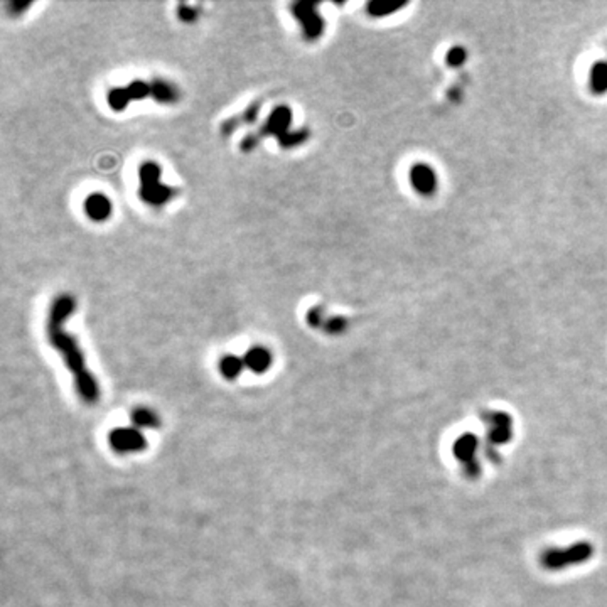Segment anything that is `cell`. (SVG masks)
I'll return each instance as SVG.
<instances>
[{
    "label": "cell",
    "instance_id": "6da1fadb",
    "mask_svg": "<svg viewBox=\"0 0 607 607\" xmlns=\"http://www.w3.org/2000/svg\"><path fill=\"white\" fill-rule=\"evenodd\" d=\"M76 302L70 294H61L51 302L48 315V337L53 348H56L65 358L67 370L73 373L78 395L86 403H96L100 400V386L93 374L86 370L83 351L71 334L63 329L65 320L74 312Z\"/></svg>",
    "mask_w": 607,
    "mask_h": 607
},
{
    "label": "cell",
    "instance_id": "7a4b0ae2",
    "mask_svg": "<svg viewBox=\"0 0 607 607\" xmlns=\"http://www.w3.org/2000/svg\"><path fill=\"white\" fill-rule=\"evenodd\" d=\"M141 176V197L150 206H164L166 202L174 197V189L160 183V167L154 160H147L138 169Z\"/></svg>",
    "mask_w": 607,
    "mask_h": 607
},
{
    "label": "cell",
    "instance_id": "3957f363",
    "mask_svg": "<svg viewBox=\"0 0 607 607\" xmlns=\"http://www.w3.org/2000/svg\"><path fill=\"white\" fill-rule=\"evenodd\" d=\"M108 444L118 454L141 452L147 447V438L137 427H117L110 432Z\"/></svg>",
    "mask_w": 607,
    "mask_h": 607
},
{
    "label": "cell",
    "instance_id": "277c9868",
    "mask_svg": "<svg viewBox=\"0 0 607 607\" xmlns=\"http://www.w3.org/2000/svg\"><path fill=\"white\" fill-rule=\"evenodd\" d=\"M147 96H152V83L143 81V79H135L129 86L110 90L107 100L112 110L122 112L132 100H143Z\"/></svg>",
    "mask_w": 607,
    "mask_h": 607
},
{
    "label": "cell",
    "instance_id": "5b68a950",
    "mask_svg": "<svg viewBox=\"0 0 607 607\" xmlns=\"http://www.w3.org/2000/svg\"><path fill=\"white\" fill-rule=\"evenodd\" d=\"M294 17L302 25V34L307 41H314L320 37L324 31V20L320 19L318 6L311 2H297L292 6Z\"/></svg>",
    "mask_w": 607,
    "mask_h": 607
},
{
    "label": "cell",
    "instance_id": "8992f818",
    "mask_svg": "<svg viewBox=\"0 0 607 607\" xmlns=\"http://www.w3.org/2000/svg\"><path fill=\"white\" fill-rule=\"evenodd\" d=\"M290 120H292V112H290V108L285 107V105H280V107H277L272 113H270L260 135L261 137H268V135H272V137H277V138L284 137L285 133H289Z\"/></svg>",
    "mask_w": 607,
    "mask_h": 607
},
{
    "label": "cell",
    "instance_id": "52a82bcc",
    "mask_svg": "<svg viewBox=\"0 0 607 607\" xmlns=\"http://www.w3.org/2000/svg\"><path fill=\"white\" fill-rule=\"evenodd\" d=\"M84 213L95 223L107 221L112 214V201L105 194L93 192L84 200Z\"/></svg>",
    "mask_w": 607,
    "mask_h": 607
},
{
    "label": "cell",
    "instance_id": "ba28073f",
    "mask_svg": "<svg viewBox=\"0 0 607 607\" xmlns=\"http://www.w3.org/2000/svg\"><path fill=\"white\" fill-rule=\"evenodd\" d=\"M244 366H247L248 370H252L253 373H265L270 366H272V353L268 351L265 346H253L247 351V354L243 356Z\"/></svg>",
    "mask_w": 607,
    "mask_h": 607
},
{
    "label": "cell",
    "instance_id": "9c48e42d",
    "mask_svg": "<svg viewBox=\"0 0 607 607\" xmlns=\"http://www.w3.org/2000/svg\"><path fill=\"white\" fill-rule=\"evenodd\" d=\"M152 98L159 103H174L179 98V91L172 83L166 79H155L152 81Z\"/></svg>",
    "mask_w": 607,
    "mask_h": 607
},
{
    "label": "cell",
    "instance_id": "30bf717a",
    "mask_svg": "<svg viewBox=\"0 0 607 607\" xmlns=\"http://www.w3.org/2000/svg\"><path fill=\"white\" fill-rule=\"evenodd\" d=\"M243 368H247L243 358L235 356V354H226V356H223L221 360H219V371H221V374L226 379L238 378Z\"/></svg>",
    "mask_w": 607,
    "mask_h": 607
},
{
    "label": "cell",
    "instance_id": "8fae6325",
    "mask_svg": "<svg viewBox=\"0 0 607 607\" xmlns=\"http://www.w3.org/2000/svg\"><path fill=\"white\" fill-rule=\"evenodd\" d=\"M132 422L133 425H137V429H155L160 425L157 413L145 407L135 408L132 412Z\"/></svg>",
    "mask_w": 607,
    "mask_h": 607
},
{
    "label": "cell",
    "instance_id": "7c38bea8",
    "mask_svg": "<svg viewBox=\"0 0 607 607\" xmlns=\"http://www.w3.org/2000/svg\"><path fill=\"white\" fill-rule=\"evenodd\" d=\"M307 138V132L306 130H301V132H289L285 133L284 137L278 138V143H280L282 147H285V149H290V147L299 145V143H302Z\"/></svg>",
    "mask_w": 607,
    "mask_h": 607
},
{
    "label": "cell",
    "instance_id": "4fadbf2b",
    "mask_svg": "<svg viewBox=\"0 0 607 607\" xmlns=\"http://www.w3.org/2000/svg\"><path fill=\"white\" fill-rule=\"evenodd\" d=\"M177 14H179V19L184 20V22H192V20H196L197 11L194 7L188 6V4H179Z\"/></svg>",
    "mask_w": 607,
    "mask_h": 607
},
{
    "label": "cell",
    "instance_id": "5bb4252c",
    "mask_svg": "<svg viewBox=\"0 0 607 607\" xmlns=\"http://www.w3.org/2000/svg\"><path fill=\"white\" fill-rule=\"evenodd\" d=\"M320 314H322V312H320L319 307H314V309H309V312H307V315H306L307 324H309L311 327H319L320 324H324L322 320H320Z\"/></svg>",
    "mask_w": 607,
    "mask_h": 607
},
{
    "label": "cell",
    "instance_id": "9a60e30c",
    "mask_svg": "<svg viewBox=\"0 0 607 607\" xmlns=\"http://www.w3.org/2000/svg\"><path fill=\"white\" fill-rule=\"evenodd\" d=\"M256 143H259V137H256V135L250 133V135H248V137H244L243 141H242V150L250 152V150L255 149Z\"/></svg>",
    "mask_w": 607,
    "mask_h": 607
},
{
    "label": "cell",
    "instance_id": "2e32d148",
    "mask_svg": "<svg viewBox=\"0 0 607 607\" xmlns=\"http://www.w3.org/2000/svg\"><path fill=\"white\" fill-rule=\"evenodd\" d=\"M259 110H260L259 105H253V107H250L243 113L242 120H247L248 124H253V122L256 120V117H259Z\"/></svg>",
    "mask_w": 607,
    "mask_h": 607
},
{
    "label": "cell",
    "instance_id": "e0dca14e",
    "mask_svg": "<svg viewBox=\"0 0 607 607\" xmlns=\"http://www.w3.org/2000/svg\"><path fill=\"white\" fill-rule=\"evenodd\" d=\"M31 7V2H12V4H8V12H11L12 15H17V14H20V11H22V8H29Z\"/></svg>",
    "mask_w": 607,
    "mask_h": 607
},
{
    "label": "cell",
    "instance_id": "ac0fdd59",
    "mask_svg": "<svg viewBox=\"0 0 607 607\" xmlns=\"http://www.w3.org/2000/svg\"><path fill=\"white\" fill-rule=\"evenodd\" d=\"M341 324H343V320L341 319H331V320H327L326 324H324V327H326L327 332H337L341 327H343Z\"/></svg>",
    "mask_w": 607,
    "mask_h": 607
}]
</instances>
